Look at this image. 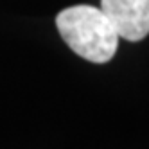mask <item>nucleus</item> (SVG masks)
Returning <instances> with one entry per match:
<instances>
[{
    "label": "nucleus",
    "mask_w": 149,
    "mask_h": 149,
    "mask_svg": "<svg viewBox=\"0 0 149 149\" xmlns=\"http://www.w3.org/2000/svg\"><path fill=\"white\" fill-rule=\"evenodd\" d=\"M63 41L83 59L92 63L110 61L119 47V34L101 7L72 6L56 16Z\"/></svg>",
    "instance_id": "1"
},
{
    "label": "nucleus",
    "mask_w": 149,
    "mask_h": 149,
    "mask_svg": "<svg viewBox=\"0 0 149 149\" xmlns=\"http://www.w3.org/2000/svg\"><path fill=\"white\" fill-rule=\"evenodd\" d=\"M101 11L119 38L140 41L149 34V0H101Z\"/></svg>",
    "instance_id": "2"
}]
</instances>
